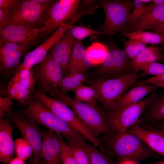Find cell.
<instances>
[{"label":"cell","instance_id":"1","mask_svg":"<svg viewBox=\"0 0 164 164\" xmlns=\"http://www.w3.org/2000/svg\"><path fill=\"white\" fill-rule=\"evenodd\" d=\"M49 94L63 102L74 112L82 123L96 135H110L111 128L106 112L97 105L80 101L60 91L58 88L48 86L43 87Z\"/></svg>","mask_w":164,"mask_h":164},{"label":"cell","instance_id":"2","mask_svg":"<svg viewBox=\"0 0 164 164\" xmlns=\"http://www.w3.org/2000/svg\"><path fill=\"white\" fill-rule=\"evenodd\" d=\"M99 139L101 151L121 159L137 161L149 155L144 143L136 136L126 132L102 136Z\"/></svg>","mask_w":164,"mask_h":164},{"label":"cell","instance_id":"3","mask_svg":"<svg viewBox=\"0 0 164 164\" xmlns=\"http://www.w3.org/2000/svg\"><path fill=\"white\" fill-rule=\"evenodd\" d=\"M138 72L122 77L107 79L88 80L86 82L96 90L98 100L106 112L112 111L120 98L140 77Z\"/></svg>","mask_w":164,"mask_h":164},{"label":"cell","instance_id":"4","mask_svg":"<svg viewBox=\"0 0 164 164\" xmlns=\"http://www.w3.org/2000/svg\"><path fill=\"white\" fill-rule=\"evenodd\" d=\"M26 117L55 132L67 140L85 142L86 139L67 123L61 120L36 99L32 100L23 111Z\"/></svg>","mask_w":164,"mask_h":164},{"label":"cell","instance_id":"5","mask_svg":"<svg viewBox=\"0 0 164 164\" xmlns=\"http://www.w3.org/2000/svg\"><path fill=\"white\" fill-rule=\"evenodd\" d=\"M37 100L57 117L82 135L96 147L100 145L99 138L80 120L72 109L62 101L47 96L42 91H34Z\"/></svg>","mask_w":164,"mask_h":164},{"label":"cell","instance_id":"6","mask_svg":"<svg viewBox=\"0 0 164 164\" xmlns=\"http://www.w3.org/2000/svg\"><path fill=\"white\" fill-rule=\"evenodd\" d=\"M105 13L101 31L108 35L127 32V23L133 6L132 0H104L100 2Z\"/></svg>","mask_w":164,"mask_h":164},{"label":"cell","instance_id":"7","mask_svg":"<svg viewBox=\"0 0 164 164\" xmlns=\"http://www.w3.org/2000/svg\"><path fill=\"white\" fill-rule=\"evenodd\" d=\"M109 43L106 45L108 50L106 57L93 72L95 79L118 78L136 72L131 67V60L123 49L119 48L113 42Z\"/></svg>","mask_w":164,"mask_h":164},{"label":"cell","instance_id":"8","mask_svg":"<svg viewBox=\"0 0 164 164\" xmlns=\"http://www.w3.org/2000/svg\"><path fill=\"white\" fill-rule=\"evenodd\" d=\"M156 92L153 91L146 98L121 109L106 112L111 128L117 133L126 132L135 124Z\"/></svg>","mask_w":164,"mask_h":164},{"label":"cell","instance_id":"9","mask_svg":"<svg viewBox=\"0 0 164 164\" xmlns=\"http://www.w3.org/2000/svg\"><path fill=\"white\" fill-rule=\"evenodd\" d=\"M55 1L45 4L37 0L21 1L16 8L10 10L7 26L14 25L36 27L43 20L45 12Z\"/></svg>","mask_w":164,"mask_h":164},{"label":"cell","instance_id":"10","mask_svg":"<svg viewBox=\"0 0 164 164\" xmlns=\"http://www.w3.org/2000/svg\"><path fill=\"white\" fill-rule=\"evenodd\" d=\"M80 2L79 0L55 1L48 9L47 18L44 23L48 33L53 32L63 23L72 25L76 21L79 19L77 12Z\"/></svg>","mask_w":164,"mask_h":164},{"label":"cell","instance_id":"11","mask_svg":"<svg viewBox=\"0 0 164 164\" xmlns=\"http://www.w3.org/2000/svg\"><path fill=\"white\" fill-rule=\"evenodd\" d=\"M11 120L19 130L22 135L32 146L33 152L32 162H41L43 139L42 132L36 122L18 114H12Z\"/></svg>","mask_w":164,"mask_h":164},{"label":"cell","instance_id":"12","mask_svg":"<svg viewBox=\"0 0 164 164\" xmlns=\"http://www.w3.org/2000/svg\"><path fill=\"white\" fill-rule=\"evenodd\" d=\"M45 26L36 27L11 25L0 29V44L7 42L17 43H34L43 32Z\"/></svg>","mask_w":164,"mask_h":164},{"label":"cell","instance_id":"13","mask_svg":"<svg viewBox=\"0 0 164 164\" xmlns=\"http://www.w3.org/2000/svg\"><path fill=\"white\" fill-rule=\"evenodd\" d=\"M74 26L69 23L59 26L43 43L25 55L21 64L30 69L35 65L42 62L48 52L60 39L65 32Z\"/></svg>","mask_w":164,"mask_h":164},{"label":"cell","instance_id":"14","mask_svg":"<svg viewBox=\"0 0 164 164\" xmlns=\"http://www.w3.org/2000/svg\"><path fill=\"white\" fill-rule=\"evenodd\" d=\"M34 73L43 87L47 85L55 88H58L63 75L60 66L53 58L50 50L36 67Z\"/></svg>","mask_w":164,"mask_h":164},{"label":"cell","instance_id":"15","mask_svg":"<svg viewBox=\"0 0 164 164\" xmlns=\"http://www.w3.org/2000/svg\"><path fill=\"white\" fill-rule=\"evenodd\" d=\"M146 126L148 129L135 124L132 126L130 133L137 137L152 150L164 157V135L161 132Z\"/></svg>","mask_w":164,"mask_h":164},{"label":"cell","instance_id":"16","mask_svg":"<svg viewBox=\"0 0 164 164\" xmlns=\"http://www.w3.org/2000/svg\"><path fill=\"white\" fill-rule=\"evenodd\" d=\"M13 132L10 121L4 116L0 117V161L2 164H8L15 153Z\"/></svg>","mask_w":164,"mask_h":164},{"label":"cell","instance_id":"17","mask_svg":"<svg viewBox=\"0 0 164 164\" xmlns=\"http://www.w3.org/2000/svg\"><path fill=\"white\" fill-rule=\"evenodd\" d=\"M76 41L67 30L50 50L53 57L60 66L63 74L68 71L72 47Z\"/></svg>","mask_w":164,"mask_h":164},{"label":"cell","instance_id":"18","mask_svg":"<svg viewBox=\"0 0 164 164\" xmlns=\"http://www.w3.org/2000/svg\"><path fill=\"white\" fill-rule=\"evenodd\" d=\"M157 88L155 84H146L135 86L120 98L112 111L120 109L138 103Z\"/></svg>","mask_w":164,"mask_h":164},{"label":"cell","instance_id":"19","mask_svg":"<svg viewBox=\"0 0 164 164\" xmlns=\"http://www.w3.org/2000/svg\"><path fill=\"white\" fill-rule=\"evenodd\" d=\"M93 66L87 57L86 48L82 41L76 40L73 46L68 64V70L69 73H84Z\"/></svg>","mask_w":164,"mask_h":164},{"label":"cell","instance_id":"20","mask_svg":"<svg viewBox=\"0 0 164 164\" xmlns=\"http://www.w3.org/2000/svg\"><path fill=\"white\" fill-rule=\"evenodd\" d=\"M160 61H164V55L159 48L154 46L146 47L130 60V64L135 71L138 72L142 70L146 65Z\"/></svg>","mask_w":164,"mask_h":164},{"label":"cell","instance_id":"21","mask_svg":"<svg viewBox=\"0 0 164 164\" xmlns=\"http://www.w3.org/2000/svg\"><path fill=\"white\" fill-rule=\"evenodd\" d=\"M164 23V4L155 5L136 25L128 28L126 32L150 29Z\"/></svg>","mask_w":164,"mask_h":164},{"label":"cell","instance_id":"22","mask_svg":"<svg viewBox=\"0 0 164 164\" xmlns=\"http://www.w3.org/2000/svg\"><path fill=\"white\" fill-rule=\"evenodd\" d=\"M6 92L7 97L21 106L28 105L32 100V94L14 76L8 83Z\"/></svg>","mask_w":164,"mask_h":164},{"label":"cell","instance_id":"23","mask_svg":"<svg viewBox=\"0 0 164 164\" xmlns=\"http://www.w3.org/2000/svg\"><path fill=\"white\" fill-rule=\"evenodd\" d=\"M31 45L27 46L14 53L0 57V72L6 75L16 69L19 66L20 60L26 50Z\"/></svg>","mask_w":164,"mask_h":164},{"label":"cell","instance_id":"24","mask_svg":"<svg viewBox=\"0 0 164 164\" xmlns=\"http://www.w3.org/2000/svg\"><path fill=\"white\" fill-rule=\"evenodd\" d=\"M87 77L84 72L69 73L66 76L63 77L58 88L65 93L70 91H73L79 87L86 82L88 80Z\"/></svg>","mask_w":164,"mask_h":164},{"label":"cell","instance_id":"25","mask_svg":"<svg viewBox=\"0 0 164 164\" xmlns=\"http://www.w3.org/2000/svg\"><path fill=\"white\" fill-rule=\"evenodd\" d=\"M108 51L106 45L98 42H93L86 48L87 57L93 66L101 64L106 57Z\"/></svg>","mask_w":164,"mask_h":164},{"label":"cell","instance_id":"26","mask_svg":"<svg viewBox=\"0 0 164 164\" xmlns=\"http://www.w3.org/2000/svg\"><path fill=\"white\" fill-rule=\"evenodd\" d=\"M134 6L129 16L127 26L128 28L136 25L151 10L155 4L142 2L141 0H134Z\"/></svg>","mask_w":164,"mask_h":164},{"label":"cell","instance_id":"27","mask_svg":"<svg viewBox=\"0 0 164 164\" xmlns=\"http://www.w3.org/2000/svg\"><path fill=\"white\" fill-rule=\"evenodd\" d=\"M146 106L149 107L148 116L153 121L164 120V92L155 93Z\"/></svg>","mask_w":164,"mask_h":164},{"label":"cell","instance_id":"28","mask_svg":"<svg viewBox=\"0 0 164 164\" xmlns=\"http://www.w3.org/2000/svg\"><path fill=\"white\" fill-rule=\"evenodd\" d=\"M122 34L129 39H138L146 44L159 45L164 44V36L153 32L140 30L131 32H124Z\"/></svg>","mask_w":164,"mask_h":164},{"label":"cell","instance_id":"29","mask_svg":"<svg viewBox=\"0 0 164 164\" xmlns=\"http://www.w3.org/2000/svg\"><path fill=\"white\" fill-rule=\"evenodd\" d=\"M31 94L34 91L36 77L32 69L27 68L20 63L14 75Z\"/></svg>","mask_w":164,"mask_h":164},{"label":"cell","instance_id":"30","mask_svg":"<svg viewBox=\"0 0 164 164\" xmlns=\"http://www.w3.org/2000/svg\"><path fill=\"white\" fill-rule=\"evenodd\" d=\"M73 92L75 94L74 98L76 99L90 104H97V93L92 86L83 84Z\"/></svg>","mask_w":164,"mask_h":164},{"label":"cell","instance_id":"31","mask_svg":"<svg viewBox=\"0 0 164 164\" xmlns=\"http://www.w3.org/2000/svg\"><path fill=\"white\" fill-rule=\"evenodd\" d=\"M83 142L68 139L67 143L73 157L78 164H91L88 155L83 148Z\"/></svg>","mask_w":164,"mask_h":164},{"label":"cell","instance_id":"32","mask_svg":"<svg viewBox=\"0 0 164 164\" xmlns=\"http://www.w3.org/2000/svg\"><path fill=\"white\" fill-rule=\"evenodd\" d=\"M83 148L89 157L91 164H112L104 153L85 142L82 143Z\"/></svg>","mask_w":164,"mask_h":164},{"label":"cell","instance_id":"33","mask_svg":"<svg viewBox=\"0 0 164 164\" xmlns=\"http://www.w3.org/2000/svg\"><path fill=\"white\" fill-rule=\"evenodd\" d=\"M123 50L130 60L134 58L146 47L147 44L136 39L123 41Z\"/></svg>","mask_w":164,"mask_h":164},{"label":"cell","instance_id":"34","mask_svg":"<svg viewBox=\"0 0 164 164\" xmlns=\"http://www.w3.org/2000/svg\"><path fill=\"white\" fill-rule=\"evenodd\" d=\"M15 153L16 156L25 161L32 155V147L24 138H19L15 141Z\"/></svg>","mask_w":164,"mask_h":164},{"label":"cell","instance_id":"35","mask_svg":"<svg viewBox=\"0 0 164 164\" xmlns=\"http://www.w3.org/2000/svg\"><path fill=\"white\" fill-rule=\"evenodd\" d=\"M70 34L78 41L82 40L88 36L97 34H107L105 32L93 30L87 27L82 26H74L68 30Z\"/></svg>","mask_w":164,"mask_h":164},{"label":"cell","instance_id":"36","mask_svg":"<svg viewBox=\"0 0 164 164\" xmlns=\"http://www.w3.org/2000/svg\"><path fill=\"white\" fill-rule=\"evenodd\" d=\"M61 146L60 159L61 164H78L73 157L67 143L61 135L59 134Z\"/></svg>","mask_w":164,"mask_h":164},{"label":"cell","instance_id":"37","mask_svg":"<svg viewBox=\"0 0 164 164\" xmlns=\"http://www.w3.org/2000/svg\"><path fill=\"white\" fill-rule=\"evenodd\" d=\"M33 43H17L7 42L0 44V57L14 53L27 46L31 45Z\"/></svg>","mask_w":164,"mask_h":164},{"label":"cell","instance_id":"38","mask_svg":"<svg viewBox=\"0 0 164 164\" xmlns=\"http://www.w3.org/2000/svg\"><path fill=\"white\" fill-rule=\"evenodd\" d=\"M142 71L139 74L142 77L152 75H159L164 73V64L157 62L152 63L145 66Z\"/></svg>","mask_w":164,"mask_h":164},{"label":"cell","instance_id":"39","mask_svg":"<svg viewBox=\"0 0 164 164\" xmlns=\"http://www.w3.org/2000/svg\"><path fill=\"white\" fill-rule=\"evenodd\" d=\"M43 139L42 149V160L43 164H55L53 158L50 151L46 137L42 132Z\"/></svg>","mask_w":164,"mask_h":164},{"label":"cell","instance_id":"40","mask_svg":"<svg viewBox=\"0 0 164 164\" xmlns=\"http://www.w3.org/2000/svg\"><path fill=\"white\" fill-rule=\"evenodd\" d=\"M13 104L12 100L8 97H0V117L4 116L6 112L11 114L12 111L11 107Z\"/></svg>","mask_w":164,"mask_h":164},{"label":"cell","instance_id":"41","mask_svg":"<svg viewBox=\"0 0 164 164\" xmlns=\"http://www.w3.org/2000/svg\"><path fill=\"white\" fill-rule=\"evenodd\" d=\"M159 83H164V73L159 75L154 76L145 80L136 81L134 85L154 84Z\"/></svg>","mask_w":164,"mask_h":164},{"label":"cell","instance_id":"42","mask_svg":"<svg viewBox=\"0 0 164 164\" xmlns=\"http://www.w3.org/2000/svg\"><path fill=\"white\" fill-rule=\"evenodd\" d=\"M10 10L0 8V29L6 26L10 18Z\"/></svg>","mask_w":164,"mask_h":164},{"label":"cell","instance_id":"43","mask_svg":"<svg viewBox=\"0 0 164 164\" xmlns=\"http://www.w3.org/2000/svg\"><path fill=\"white\" fill-rule=\"evenodd\" d=\"M21 1L19 0H0V8L11 10L16 8Z\"/></svg>","mask_w":164,"mask_h":164},{"label":"cell","instance_id":"44","mask_svg":"<svg viewBox=\"0 0 164 164\" xmlns=\"http://www.w3.org/2000/svg\"><path fill=\"white\" fill-rule=\"evenodd\" d=\"M150 29L153 32L164 36V23Z\"/></svg>","mask_w":164,"mask_h":164},{"label":"cell","instance_id":"45","mask_svg":"<svg viewBox=\"0 0 164 164\" xmlns=\"http://www.w3.org/2000/svg\"><path fill=\"white\" fill-rule=\"evenodd\" d=\"M8 164H25V161L16 156L12 158Z\"/></svg>","mask_w":164,"mask_h":164},{"label":"cell","instance_id":"46","mask_svg":"<svg viewBox=\"0 0 164 164\" xmlns=\"http://www.w3.org/2000/svg\"><path fill=\"white\" fill-rule=\"evenodd\" d=\"M117 164H138L137 161L130 159H121Z\"/></svg>","mask_w":164,"mask_h":164},{"label":"cell","instance_id":"47","mask_svg":"<svg viewBox=\"0 0 164 164\" xmlns=\"http://www.w3.org/2000/svg\"><path fill=\"white\" fill-rule=\"evenodd\" d=\"M151 3L155 5L164 4V0H151Z\"/></svg>","mask_w":164,"mask_h":164},{"label":"cell","instance_id":"48","mask_svg":"<svg viewBox=\"0 0 164 164\" xmlns=\"http://www.w3.org/2000/svg\"><path fill=\"white\" fill-rule=\"evenodd\" d=\"M162 53L164 55V44L159 45L157 46Z\"/></svg>","mask_w":164,"mask_h":164},{"label":"cell","instance_id":"49","mask_svg":"<svg viewBox=\"0 0 164 164\" xmlns=\"http://www.w3.org/2000/svg\"><path fill=\"white\" fill-rule=\"evenodd\" d=\"M156 85L157 88H164V83H159L154 84Z\"/></svg>","mask_w":164,"mask_h":164},{"label":"cell","instance_id":"50","mask_svg":"<svg viewBox=\"0 0 164 164\" xmlns=\"http://www.w3.org/2000/svg\"><path fill=\"white\" fill-rule=\"evenodd\" d=\"M30 164H34V163H32V162H31ZM43 164L42 162H40L38 163V164Z\"/></svg>","mask_w":164,"mask_h":164},{"label":"cell","instance_id":"51","mask_svg":"<svg viewBox=\"0 0 164 164\" xmlns=\"http://www.w3.org/2000/svg\"><path fill=\"white\" fill-rule=\"evenodd\" d=\"M157 164H164V162H160L159 163H158Z\"/></svg>","mask_w":164,"mask_h":164},{"label":"cell","instance_id":"52","mask_svg":"<svg viewBox=\"0 0 164 164\" xmlns=\"http://www.w3.org/2000/svg\"><path fill=\"white\" fill-rule=\"evenodd\" d=\"M162 134L163 135H164V133L163 132H162Z\"/></svg>","mask_w":164,"mask_h":164},{"label":"cell","instance_id":"53","mask_svg":"<svg viewBox=\"0 0 164 164\" xmlns=\"http://www.w3.org/2000/svg\"><path fill=\"white\" fill-rule=\"evenodd\" d=\"M163 133H164V132Z\"/></svg>","mask_w":164,"mask_h":164}]
</instances>
